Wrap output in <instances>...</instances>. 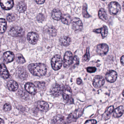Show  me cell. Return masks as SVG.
<instances>
[{"label": "cell", "instance_id": "5b68a950", "mask_svg": "<svg viewBox=\"0 0 124 124\" xmlns=\"http://www.w3.org/2000/svg\"><path fill=\"white\" fill-rule=\"evenodd\" d=\"M64 87L61 85L55 83L51 87V93L54 97H58L63 93Z\"/></svg>", "mask_w": 124, "mask_h": 124}, {"label": "cell", "instance_id": "1f68e13d", "mask_svg": "<svg viewBox=\"0 0 124 124\" xmlns=\"http://www.w3.org/2000/svg\"><path fill=\"white\" fill-rule=\"evenodd\" d=\"M16 60L17 63L19 64H23L26 62L25 59L22 55L21 54H17Z\"/></svg>", "mask_w": 124, "mask_h": 124}, {"label": "cell", "instance_id": "4316f807", "mask_svg": "<svg viewBox=\"0 0 124 124\" xmlns=\"http://www.w3.org/2000/svg\"><path fill=\"white\" fill-rule=\"evenodd\" d=\"M98 16L99 18L103 21H106L108 19L107 14L104 9L101 8L98 12Z\"/></svg>", "mask_w": 124, "mask_h": 124}, {"label": "cell", "instance_id": "60d3db41", "mask_svg": "<svg viewBox=\"0 0 124 124\" xmlns=\"http://www.w3.org/2000/svg\"><path fill=\"white\" fill-rule=\"evenodd\" d=\"M45 83L44 82H38L37 83V85L38 87H39V88H42V87H44L45 86Z\"/></svg>", "mask_w": 124, "mask_h": 124}, {"label": "cell", "instance_id": "44dd1931", "mask_svg": "<svg viewBox=\"0 0 124 124\" xmlns=\"http://www.w3.org/2000/svg\"><path fill=\"white\" fill-rule=\"evenodd\" d=\"M59 41L62 45L64 46H67L70 45L71 39L69 37L63 36L61 37L59 39Z\"/></svg>", "mask_w": 124, "mask_h": 124}, {"label": "cell", "instance_id": "4dcf8cb0", "mask_svg": "<svg viewBox=\"0 0 124 124\" xmlns=\"http://www.w3.org/2000/svg\"><path fill=\"white\" fill-rule=\"evenodd\" d=\"M20 69H21L19 70V77L21 79H24L27 77V72L25 70H24V69H22L21 68Z\"/></svg>", "mask_w": 124, "mask_h": 124}, {"label": "cell", "instance_id": "b9f144b4", "mask_svg": "<svg viewBox=\"0 0 124 124\" xmlns=\"http://www.w3.org/2000/svg\"><path fill=\"white\" fill-rule=\"evenodd\" d=\"M77 83L79 85H80L82 84V81L80 78H78L77 79Z\"/></svg>", "mask_w": 124, "mask_h": 124}, {"label": "cell", "instance_id": "484cf974", "mask_svg": "<svg viewBox=\"0 0 124 124\" xmlns=\"http://www.w3.org/2000/svg\"><path fill=\"white\" fill-rule=\"evenodd\" d=\"M17 9L20 13H23L27 9L26 4L24 1H21L17 5Z\"/></svg>", "mask_w": 124, "mask_h": 124}, {"label": "cell", "instance_id": "f546056e", "mask_svg": "<svg viewBox=\"0 0 124 124\" xmlns=\"http://www.w3.org/2000/svg\"><path fill=\"white\" fill-rule=\"evenodd\" d=\"M18 16L16 14L10 13L8 15L7 19L9 22H12L16 21L18 19Z\"/></svg>", "mask_w": 124, "mask_h": 124}, {"label": "cell", "instance_id": "e575fe53", "mask_svg": "<svg viewBox=\"0 0 124 124\" xmlns=\"http://www.w3.org/2000/svg\"><path fill=\"white\" fill-rule=\"evenodd\" d=\"M48 32L50 35L52 36H55L56 35L57 31L54 27H50L48 29Z\"/></svg>", "mask_w": 124, "mask_h": 124}, {"label": "cell", "instance_id": "3957f363", "mask_svg": "<svg viewBox=\"0 0 124 124\" xmlns=\"http://www.w3.org/2000/svg\"><path fill=\"white\" fill-rule=\"evenodd\" d=\"M25 31L22 27L19 26H14L12 27L8 31V34L12 37H19L23 36Z\"/></svg>", "mask_w": 124, "mask_h": 124}, {"label": "cell", "instance_id": "f6af8a7d", "mask_svg": "<svg viewBox=\"0 0 124 124\" xmlns=\"http://www.w3.org/2000/svg\"><path fill=\"white\" fill-rule=\"evenodd\" d=\"M0 124H4V121L1 118L0 119Z\"/></svg>", "mask_w": 124, "mask_h": 124}, {"label": "cell", "instance_id": "e0dca14e", "mask_svg": "<svg viewBox=\"0 0 124 124\" xmlns=\"http://www.w3.org/2000/svg\"><path fill=\"white\" fill-rule=\"evenodd\" d=\"M93 32L96 33H100L101 34L102 38H105L107 36L108 34V29L107 27L105 25H103L101 28L98 29H94L93 30Z\"/></svg>", "mask_w": 124, "mask_h": 124}, {"label": "cell", "instance_id": "9c48e42d", "mask_svg": "<svg viewBox=\"0 0 124 124\" xmlns=\"http://www.w3.org/2000/svg\"><path fill=\"white\" fill-rule=\"evenodd\" d=\"M83 113L82 109H78L70 114L67 117V121L68 123H71L76 121V120L81 116Z\"/></svg>", "mask_w": 124, "mask_h": 124}, {"label": "cell", "instance_id": "74e56055", "mask_svg": "<svg viewBox=\"0 0 124 124\" xmlns=\"http://www.w3.org/2000/svg\"><path fill=\"white\" fill-rule=\"evenodd\" d=\"M3 109L5 111H9L11 109V105L9 103L5 104L4 105Z\"/></svg>", "mask_w": 124, "mask_h": 124}, {"label": "cell", "instance_id": "836d02e7", "mask_svg": "<svg viewBox=\"0 0 124 124\" xmlns=\"http://www.w3.org/2000/svg\"><path fill=\"white\" fill-rule=\"evenodd\" d=\"M83 17L85 18H88L90 16L87 11V5L86 4H84L83 8Z\"/></svg>", "mask_w": 124, "mask_h": 124}, {"label": "cell", "instance_id": "5bb4252c", "mask_svg": "<svg viewBox=\"0 0 124 124\" xmlns=\"http://www.w3.org/2000/svg\"><path fill=\"white\" fill-rule=\"evenodd\" d=\"M14 5V1L12 0H2L0 1V5L4 10H10L13 7Z\"/></svg>", "mask_w": 124, "mask_h": 124}, {"label": "cell", "instance_id": "603a6c76", "mask_svg": "<svg viewBox=\"0 0 124 124\" xmlns=\"http://www.w3.org/2000/svg\"><path fill=\"white\" fill-rule=\"evenodd\" d=\"M64 117L63 115H59L55 116L53 119L54 124H62L64 122Z\"/></svg>", "mask_w": 124, "mask_h": 124}, {"label": "cell", "instance_id": "ba28073f", "mask_svg": "<svg viewBox=\"0 0 124 124\" xmlns=\"http://www.w3.org/2000/svg\"><path fill=\"white\" fill-rule=\"evenodd\" d=\"M73 55L70 51L66 52L64 56V67L65 68L69 67L72 63L73 61Z\"/></svg>", "mask_w": 124, "mask_h": 124}, {"label": "cell", "instance_id": "bcb514c9", "mask_svg": "<svg viewBox=\"0 0 124 124\" xmlns=\"http://www.w3.org/2000/svg\"><path fill=\"white\" fill-rule=\"evenodd\" d=\"M123 8L124 10V2H123Z\"/></svg>", "mask_w": 124, "mask_h": 124}, {"label": "cell", "instance_id": "ac0fdd59", "mask_svg": "<svg viewBox=\"0 0 124 124\" xmlns=\"http://www.w3.org/2000/svg\"><path fill=\"white\" fill-rule=\"evenodd\" d=\"M0 75L4 79H7L10 77L9 72L6 65L4 63L0 64Z\"/></svg>", "mask_w": 124, "mask_h": 124}, {"label": "cell", "instance_id": "7c38bea8", "mask_svg": "<svg viewBox=\"0 0 124 124\" xmlns=\"http://www.w3.org/2000/svg\"><path fill=\"white\" fill-rule=\"evenodd\" d=\"M39 35L37 33L34 32H31L28 33L27 35V39L30 44L35 45L37 44L39 39Z\"/></svg>", "mask_w": 124, "mask_h": 124}, {"label": "cell", "instance_id": "7dc6e473", "mask_svg": "<svg viewBox=\"0 0 124 124\" xmlns=\"http://www.w3.org/2000/svg\"><path fill=\"white\" fill-rule=\"evenodd\" d=\"M123 95L124 97V90L123 91Z\"/></svg>", "mask_w": 124, "mask_h": 124}, {"label": "cell", "instance_id": "6da1fadb", "mask_svg": "<svg viewBox=\"0 0 124 124\" xmlns=\"http://www.w3.org/2000/svg\"><path fill=\"white\" fill-rule=\"evenodd\" d=\"M28 68L30 72L35 76H44L47 72L46 66L41 63L31 64L28 66Z\"/></svg>", "mask_w": 124, "mask_h": 124}, {"label": "cell", "instance_id": "277c9868", "mask_svg": "<svg viewBox=\"0 0 124 124\" xmlns=\"http://www.w3.org/2000/svg\"><path fill=\"white\" fill-rule=\"evenodd\" d=\"M62 94L65 100L71 103H74V100L72 98V91L70 87L67 85L64 86Z\"/></svg>", "mask_w": 124, "mask_h": 124}, {"label": "cell", "instance_id": "f1b7e54d", "mask_svg": "<svg viewBox=\"0 0 124 124\" xmlns=\"http://www.w3.org/2000/svg\"><path fill=\"white\" fill-rule=\"evenodd\" d=\"M0 33L1 34L4 33L7 28V22L5 19L3 18H0Z\"/></svg>", "mask_w": 124, "mask_h": 124}, {"label": "cell", "instance_id": "7402d4cb", "mask_svg": "<svg viewBox=\"0 0 124 124\" xmlns=\"http://www.w3.org/2000/svg\"><path fill=\"white\" fill-rule=\"evenodd\" d=\"M124 112V109L123 106L117 107L113 111V116L115 117H119L122 116Z\"/></svg>", "mask_w": 124, "mask_h": 124}, {"label": "cell", "instance_id": "d6a6232c", "mask_svg": "<svg viewBox=\"0 0 124 124\" xmlns=\"http://www.w3.org/2000/svg\"><path fill=\"white\" fill-rule=\"evenodd\" d=\"M79 58L77 56H75L71 64L72 67L73 68H75L79 65Z\"/></svg>", "mask_w": 124, "mask_h": 124}, {"label": "cell", "instance_id": "8fae6325", "mask_svg": "<svg viewBox=\"0 0 124 124\" xmlns=\"http://www.w3.org/2000/svg\"><path fill=\"white\" fill-rule=\"evenodd\" d=\"M108 49V46L106 44H99L96 47V53L100 55H104L107 53Z\"/></svg>", "mask_w": 124, "mask_h": 124}, {"label": "cell", "instance_id": "cb8c5ba5", "mask_svg": "<svg viewBox=\"0 0 124 124\" xmlns=\"http://www.w3.org/2000/svg\"><path fill=\"white\" fill-rule=\"evenodd\" d=\"M8 89L11 91H16L18 88V83L14 80H10L8 84Z\"/></svg>", "mask_w": 124, "mask_h": 124}, {"label": "cell", "instance_id": "30bf717a", "mask_svg": "<svg viewBox=\"0 0 124 124\" xmlns=\"http://www.w3.org/2000/svg\"><path fill=\"white\" fill-rule=\"evenodd\" d=\"M104 82L105 80L102 76L96 75L93 78V85L95 88H98L102 87Z\"/></svg>", "mask_w": 124, "mask_h": 124}, {"label": "cell", "instance_id": "4fadbf2b", "mask_svg": "<svg viewBox=\"0 0 124 124\" xmlns=\"http://www.w3.org/2000/svg\"><path fill=\"white\" fill-rule=\"evenodd\" d=\"M105 78L108 82L113 83L115 82L117 78V74L113 70L108 71L105 75Z\"/></svg>", "mask_w": 124, "mask_h": 124}, {"label": "cell", "instance_id": "ee69618b", "mask_svg": "<svg viewBox=\"0 0 124 124\" xmlns=\"http://www.w3.org/2000/svg\"><path fill=\"white\" fill-rule=\"evenodd\" d=\"M36 2L38 4H42L45 2V0H36Z\"/></svg>", "mask_w": 124, "mask_h": 124}, {"label": "cell", "instance_id": "7a4b0ae2", "mask_svg": "<svg viewBox=\"0 0 124 124\" xmlns=\"http://www.w3.org/2000/svg\"><path fill=\"white\" fill-rule=\"evenodd\" d=\"M63 64L62 58L60 55H56L54 56L51 60L52 68L54 70H58L61 69Z\"/></svg>", "mask_w": 124, "mask_h": 124}, {"label": "cell", "instance_id": "ab89813d", "mask_svg": "<svg viewBox=\"0 0 124 124\" xmlns=\"http://www.w3.org/2000/svg\"><path fill=\"white\" fill-rule=\"evenodd\" d=\"M97 122L95 120L90 119L87 120L85 124H96Z\"/></svg>", "mask_w": 124, "mask_h": 124}, {"label": "cell", "instance_id": "9a60e30c", "mask_svg": "<svg viewBox=\"0 0 124 124\" xmlns=\"http://www.w3.org/2000/svg\"><path fill=\"white\" fill-rule=\"evenodd\" d=\"M3 59L5 62L9 63L12 62L15 59V55L13 52L8 51L3 54Z\"/></svg>", "mask_w": 124, "mask_h": 124}, {"label": "cell", "instance_id": "f35d334b", "mask_svg": "<svg viewBox=\"0 0 124 124\" xmlns=\"http://www.w3.org/2000/svg\"><path fill=\"white\" fill-rule=\"evenodd\" d=\"M87 71L89 73H93L95 72L96 71V69L95 67H89L86 68Z\"/></svg>", "mask_w": 124, "mask_h": 124}, {"label": "cell", "instance_id": "ffe728a7", "mask_svg": "<svg viewBox=\"0 0 124 124\" xmlns=\"http://www.w3.org/2000/svg\"><path fill=\"white\" fill-rule=\"evenodd\" d=\"M37 107L39 110L43 112H47L49 109V106L48 104L44 101H40L37 104Z\"/></svg>", "mask_w": 124, "mask_h": 124}, {"label": "cell", "instance_id": "2e32d148", "mask_svg": "<svg viewBox=\"0 0 124 124\" xmlns=\"http://www.w3.org/2000/svg\"><path fill=\"white\" fill-rule=\"evenodd\" d=\"M24 87L26 90L32 95H35L37 93L36 87L34 84L28 82L26 83Z\"/></svg>", "mask_w": 124, "mask_h": 124}, {"label": "cell", "instance_id": "d4e9b609", "mask_svg": "<svg viewBox=\"0 0 124 124\" xmlns=\"http://www.w3.org/2000/svg\"><path fill=\"white\" fill-rule=\"evenodd\" d=\"M114 107L113 106H110L108 107L105 113L103 114V118L105 120H107L110 118L112 113L114 111Z\"/></svg>", "mask_w": 124, "mask_h": 124}, {"label": "cell", "instance_id": "8d00e7d4", "mask_svg": "<svg viewBox=\"0 0 124 124\" xmlns=\"http://www.w3.org/2000/svg\"><path fill=\"white\" fill-rule=\"evenodd\" d=\"M45 19V16L42 13H40L38 15L37 20L39 22H42Z\"/></svg>", "mask_w": 124, "mask_h": 124}, {"label": "cell", "instance_id": "d6986e66", "mask_svg": "<svg viewBox=\"0 0 124 124\" xmlns=\"http://www.w3.org/2000/svg\"><path fill=\"white\" fill-rule=\"evenodd\" d=\"M61 11L58 9H54L52 11L51 16L54 20L56 21H60L62 17Z\"/></svg>", "mask_w": 124, "mask_h": 124}, {"label": "cell", "instance_id": "8992f818", "mask_svg": "<svg viewBox=\"0 0 124 124\" xmlns=\"http://www.w3.org/2000/svg\"><path fill=\"white\" fill-rule=\"evenodd\" d=\"M108 10L110 14L116 15L118 14L121 10L120 5L116 2H112L108 5Z\"/></svg>", "mask_w": 124, "mask_h": 124}, {"label": "cell", "instance_id": "d590c367", "mask_svg": "<svg viewBox=\"0 0 124 124\" xmlns=\"http://www.w3.org/2000/svg\"><path fill=\"white\" fill-rule=\"evenodd\" d=\"M90 58V53H89V48H88L86 50V53L83 57V60L84 61H88Z\"/></svg>", "mask_w": 124, "mask_h": 124}, {"label": "cell", "instance_id": "52a82bcc", "mask_svg": "<svg viewBox=\"0 0 124 124\" xmlns=\"http://www.w3.org/2000/svg\"><path fill=\"white\" fill-rule=\"evenodd\" d=\"M72 29L75 32H80L82 29V23L78 18L75 17L73 19L72 21Z\"/></svg>", "mask_w": 124, "mask_h": 124}, {"label": "cell", "instance_id": "83f0119b", "mask_svg": "<svg viewBox=\"0 0 124 124\" xmlns=\"http://www.w3.org/2000/svg\"><path fill=\"white\" fill-rule=\"evenodd\" d=\"M62 23L64 24L69 25L71 22V16L68 14H65L62 16L61 19Z\"/></svg>", "mask_w": 124, "mask_h": 124}, {"label": "cell", "instance_id": "7bdbcfd3", "mask_svg": "<svg viewBox=\"0 0 124 124\" xmlns=\"http://www.w3.org/2000/svg\"><path fill=\"white\" fill-rule=\"evenodd\" d=\"M120 62L123 66H124V55L123 56L120 58Z\"/></svg>", "mask_w": 124, "mask_h": 124}]
</instances>
